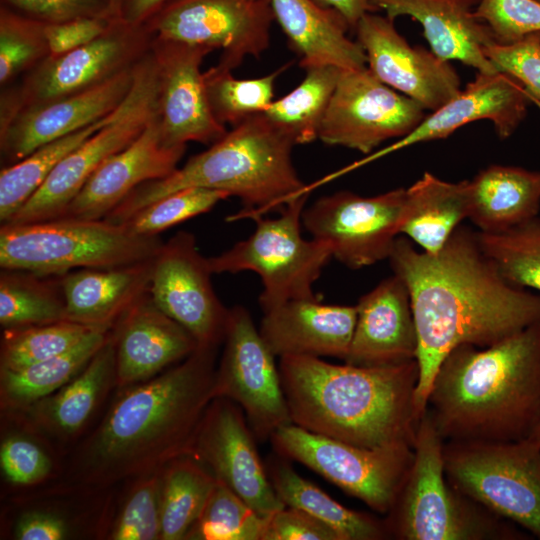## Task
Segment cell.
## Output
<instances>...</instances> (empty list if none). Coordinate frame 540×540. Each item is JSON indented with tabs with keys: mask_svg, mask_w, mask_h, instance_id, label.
Returning <instances> with one entry per match:
<instances>
[{
	"mask_svg": "<svg viewBox=\"0 0 540 540\" xmlns=\"http://www.w3.org/2000/svg\"><path fill=\"white\" fill-rule=\"evenodd\" d=\"M445 474L462 494L540 539V446L445 441Z\"/></svg>",
	"mask_w": 540,
	"mask_h": 540,
	"instance_id": "obj_9",
	"label": "cell"
},
{
	"mask_svg": "<svg viewBox=\"0 0 540 540\" xmlns=\"http://www.w3.org/2000/svg\"><path fill=\"white\" fill-rule=\"evenodd\" d=\"M474 14L500 44L540 33V2L536 0H478Z\"/></svg>",
	"mask_w": 540,
	"mask_h": 540,
	"instance_id": "obj_46",
	"label": "cell"
},
{
	"mask_svg": "<svg viewBox=\"0 0 540 540\" xmlns=\"http://www.w3.org/2000/svg\"><path fill=\"white\" fill-rule=\"evenodd\" d=\"M162 470L135 479L112 528L110 539H160Z\"/></svg>",
	"mask_w": 540,
	"mask_h": 540,
	"instance_id": "obj_45",
	"label": "cell"
},
{
	"mask_svg": "<svg viewBox=\"0 0 540 540\" xmlns=\"http://www.w3.org/2000/svg\"><path fill=\"white\" fill-rule=\"evenodd\" d=\"M310 192L290 202L277 218L256 217L254 232L212 257L213 274L252 271L262 281L259 304L266 312L295 299L317 300L313 285L332 258L328 245L301 235L302 213Z\"/></svg>",
	"mask_w": 540,
	"mask_h": 540,
	"instance_id": "obj_8",
	"label": "cell"
},
{
	"mask_svg": "<svg viewBox=\"0 0 540 540\" xmlns=\"http://www.w3.org/2000/svg\"><path fill=\"white\" fill-rule=\"evenodd\" d=\"M223 344L216 367L215 396L241 407L256 440H269L277 429L292 421L276 356L246 308H230Z\"/></svg>",
	"mask_w": 540,
	"mask_h": 540,
	"instance_id": "obj_13",
	"label": "cell"
},
{
	"mask_svg": "<svg viewBox=\"0 0 540 540\" xmlns=\"http://www.w3.org/2000/svg\"><path fill=\"white\" fill-rule=\"evenodd\" d=\"M270 0H172L144 25L153 38L221 50L220 64L237 68L270 46Z\"/></svg>",
	"mask_w": 540,
	"mask_h": 540,
	"instance_id": "obj_14",
	"label": "cell"
},
{
	"mask_svg": "<svg viewBox=\"0 0 540 540\" xmlns=\"http://www.w3.org/2000/svg\"><path fill=\"white\" fill-rule=\"evenodd\" d=\"M355 306L356 324L345 363L380 367L416 359L417 330L409 292L399 276L382 280Z\"/></svg>",
	"mask_w": 540,
	"mask_h": 540,
	"instance_id": "obj_25",
	"label": "cell"
},
{
	"mask_svg": "<svg viewBox=\"0 0 540 540\" xmlns=\"http://www.w3.org/2000/svg\"><path fill=\"white\" fill-rule=\"evenodd\" d=\"M406 188L366 197L339 191L317 199L302 213L312 238L328 245L332 257L351 269L388 259L400 234Z\"/></svg>",
	"mask_w": 540,
	"mask_h": 540,
	"instance_id": "obj_15",
	"label": "cell"
},
{
	"mask_svg": "<svg viewBox=\"0 0 540 540\" xmlns=\"http://www.w3.org/2000/svg\"><path fill=\"white\" fill-rule=\"evenodd\" d=\"M261 540H341V537L308 512L285 506L264 518Z\"/></svg>",
	"mask_w": 540,
	"mask_h": 540,
	"instance_id": "obj_50",
	"label": "cell"
},
{
	"mask_svg": "<svg viewBox=\"0 0 540 540\" xmlns=\"http://www.w3.org/2000/svg\"><path fill=\"white\" fill-rule=\"evenodd\" d=\"M136 64L83 92L19 110L0 125L4 166L14 164L38 147L112 113L132 87Z\"/></svg>",
	"mask_w": 540,
	"mask_h": 540,
	"instance_id": "obj_22",
	"label": "cell"
},
{
	"mask_svg": "<svg viewBox=\"0 0 540 540\" xmlns=\"http://www.w3.org/2000/svg\"><path fill=\"white\" fill-rule=\"evenodd\" d=\"M112 336L120 388L154 377L199 347L184 327L155 305L149 292L119 318Z\"/></svg>",
	"mask_w": 540,
	"mask_h": 540,
	"instance_id": "obj_24",
	"label": "cell"
},
{
	"mask_svg": "<svg viewBox=\"0 0 540 540\" xmlns=\"http://www.w3.org/2000/svg\"><path fill=\"white\" fill-rule=\"evenodd\" d=\"M270 4L303 69L317 65L347 70L367 67L363 48L348 37L350 27L335 10L312 0H270Z\"/></svg>",
	"mask_w": 540,
	"mask_h": 540,
	"instance_id": "obj_29",
	"label": "cell"
},
{
	"mask_svg": "<svg viewBox=\"0 0 540 540\" xmlns=\"http://www.w3.org/2000/svg\"><path fill=\"white\" fill-rule=\"evenodd\" d=\"M536 1L540 2V0H536Z\"/></svg>",
	"mask_w": 540,
	"mask_h": 540,
	"instance_id": "obj_57",
	"label": "cell"
},
{
	"mask_svg": "<svg viewBox=\"0 0 540 540\" xmlns=\"http://www.w3.org/2000/svg\"><path fill=\"white\" fill-rule=\"evenodd\" d=\"M67 320L59 276L21 270L0 273V323L4 329Z\"/></svg>",
	"mask_w": 540,
	"mask_h": 540,
	"instance_id": "obj_38",
	"label": "cell"
},
{
	"mask_svg": "<svg viewBox=\"0 0 540 540\" xmlns=\"http://www.w3.org/2000/svg\"><path fill=\"white\" fill-rule=\"evenodd\" d=\"M354 31L368 69L424 109L436 110L461 91L459 75L449 61L421 46H411L386 15L366 13Z\"/></svg>",
	"mask_w": 540,
	"mask_h": 540,
	"instance_id": "obj_20",
	"label": "cell"
},
{
	"mask_svg": "<svg viewBox=\"0 0 540 540\" xmlns=\"http://www.w3.org/2000/svg\"><path fill=\"white\" fill-rule=\"evenodd\" d=\"M112 328H97L71 349L44 361L20 369H0L2 409L28 408L58 391L72 380L108 341Z\"/></svg>",
	"mask_w": 540,
	"mask_h": 540,
	"instance_id": "obj_34",
	"label": "cell"
},
{
	"mask_svg": "<svg viewBox=\"0 0 540 540\" xmlns=\"http://www.w3.org/2000/svg\"><path fill=\"white\" fill-rule=\"evenodd\" d=\"M212 51L206 46L152 37L157 117L168 146L212 144L227 132L210 111L200 70L203 59Z\"/></svg>",
	"mask_w": 540,
	"mask_h": 540,
	"instance_id": "obj_19",
	"label": "cell"
},
{
	"mask_svg": "<svg viewBox=\"0 0 540 540\" xmlns=\"http://www.w3.org/2000/svg\"><path fill=\"white\" fill-rule=\"evenodd\" d=\"M45 23L0 4V85L10 86L49 56Z\"/></svg>",
	"mask_w": 540,
	"mask_h": 540,
	"instance_id": "obj_43",
	"label": "cell"
},
{
	"mask_svg": "<svg viewBox=\"0 0 540 540\" xmlns=\"http://www.w3.org/2000/svg\"><path fill=\"white\" fill-rule=\"evenodd\" d=\"M112 17H87L60 23H45L49 56H58L95 40L111 25Z\"/></svg>",
	"mask_w": 540,
	"mask_h": 540,
	"instance_id": "obj_51",
	"label": "cell"
},
{
	"mask_svg": "<svg viewBox=\"0 0 540 540\" xmlns=\"http://www.w3.org/2000/svg\"><path fill=\"white\" fill-rule=\"evenodd\" d=\"M265 466L274 491L285 506L299 508L323 521L341 540L390 538L384 519L344 507L300 476L284 457H272Z\"/></svg>",
	"mask_w": 540,
	"mask_h": 540,
	"instance_id": "obj_33",
	"label": "cell"
},
{
	"mask_svg": "<svg viewBox=\"0 0 540 540\" xmlns=\"http://www.w3.org/2000/svg\"><path fill=\"white\" fill-rule=\"evenodd\" d=\"M469 215V180L449 182L425 172L406 188L400 234L437 254Z\"/></svg>",
	"mask_w": 540,
	"mask_h": 540,
	"instance_id": "obj_31",
	"label": "cell"
},
{
	"mask_svg": "<svg viewBox=\"0 0 540 540\" xmlns=\"http://www.w3.org/2000/svg\"><path fill=\"white\" fill-rule=\"evenodd\" d=\"M479 245L511 284L540 293V218L496 234L477 231Z\"/></svg>",
	"mask_w": 540,
	"mask_h": 540,
	"instance_id": "obj_40",
	"label": "cell"
},
{
	"mask_svg": "<svg viewBox=\"0 0 540 540\" xmlns=\"http://www.w3.org/2000/svg\"><path fill=\"white\" fill-rule=\"evenodd\" d=\"M318 6L325 9H333L338 12L347 22L351 30L359 20L369 12L378 11L369 0H312Z\"/></svg>",
	"mask_w": 540,
	"mask_h": 540,
	"instance_id": "obj_53",
	"label": "cell"
},
{
	"mask_svg": "<svg viewBox=\"0 0 540 540\" xmlns=\"http://www.w3.org/2000/svg\"><path fill=\"white\" fill-rule=\"evenodd\" d=\"M531 101L526 90L503 73H480L454 98L433 110L408 135L377 150L333 175L347 173L409 146L444 139L471 122L490 120L500 139H507L518 128Z\"/></svg>",
	"mask_w": 540,
	"mask_h": 540,
	"instance_id": "obj_21",
	"label": "cell"
},
{
	"mask_svg": "<svg viewBox=\"0 0 540 540\" xmlns=\"http://www.w3.org/2000/svg\"><path fill=\"white\" fill-rule=\"evenodd\" d=\"M288 65L262 77L237 79L232 69L217 63L203 72L210 111L216 121L231 127L263 112L273 101L277 77Z\"/></svg>",
	"mask_w": 540,
	"mask_h": 540,
	"instance_id": "obj_39",
	"label": "cell"
},
{
	"mask_svg": "<svg viewBox=\"0 0 540 540\" xmlns=\"http://www.w3.org/2000/svg\"><path fill=\"white\" fill-rule=\"evenodd\" d=\"M395 20L409 16L423 28L430 49L438 57L457 60L480 73L498 70L483 48L496 42L491 30L474 14L478 0H369Z\"/></svg>",
	"mask_w": 540,
	"mask_h": 540,
	"instance_id": "obj_27",
	"label": "cell"
},
{
	"mask_svg": "<svg viewBox=\"0 0 540 540\" xmlns=\"http://www.w3.org/2000/svg\"><path fill=\"white\" fill-rule=\"evenodd\" d=\"M263 313L258 329L276 357L346 358L356 324V306L295 299Z\"/></svg>",
	"mask_w": 540,
	"mask_h": 540,
	"instance_id": "obj_26",
	"label": "cell"
},
{
	"mask_svg": "<svg viewBox=\"0 0 540 540\" xmlns=\"http://www.w3.org/2000/svg\"><path fill=\"white\" fill-rule=\"evenodd\" d=\"M185 150L163 142L156 113L135 141L99 165L57 218L103 219L141 184L173 173Z\"/></svg>",
	"mask_w": 540,
	"mask_h": 540,
	"instance_id": "obj_23",
	"label": "cell"
},
{
	"mask_svg": "<svg viewBox=\"0 0 540 540\" xmlns=\"http://www.w3.org/2000/svg\"><path fill=\"white\" fill-rule=\"evenodd\" d=\"M97 328L100 327L64 320L4 329L1 338L0 369H20L62 354Z\"/></svg>",
	"mask_w": 540,
	"mask_h": 540,
	"instance_id": "obj_41",
	"label": "cell"
},
{
	"mask_svg": "<svg viewBox=\"0 0 540 540\" xmlns=\"http://www.w3.org/2000/svg\"><path fill=\"white\" fill-rule=\"evenodd\" d=\"M212 271L192 233L180 231L162 243L152 260L150 296L184 327L200 347L223 343L230 308L216 295Z\"/></svg>",
	"mask_w": 540,
	"mask_h": 540,
	"instance_id": "obj_17",
	"label": "cell"
},
{
	"mask_svg": "<svg viewBox=\"0 0 540 540\" xmlns=\"http://www.w3.org/2000/svg\"><path fill=\"white\" fill-rule=\"evenodd\" d=\"M279 359L293 424L365 448L413 447L421 418L415 405L416 359L380 367L332 364L312 356Z\"/></svg>",
	"mask_w": 540,
	"mask_h": 540,
	"instance_id": "obj_4",
	"label": "cell"
},
{
	"mask_svg": "<svg viewBox=\"0 0 540 540\" xmlns=\"http://www.w3.org/2000/svg\"><path fill=\"white\" fill-rule=\"evenodd\" d=\"M215 483L212 473L190 455L163 468L160 540L186 539Z\"/></svg>",
	"mask_w": 540,
	"mask_h": 540,
	"instance_id": "obj_36",
	"label": "cell"
},
{
	"mask_svg": "<svg viewBox=\"0 0 540 540\" xmlns=\"http://www.w3.org/2000/svg\"><path fill=\"white\" fill-rule=\"evenodd\" d=\"M388 260L407 286L417 330L420 417L435 374L453 349L487 347L540 322V293L508 282L481 249L477 232L465 226L437 254L397 237Z\"/></svg>",
	"mask_w": 540,
	"mask_h": 540,
	"instance_id": "obj_1",
	"label": "cell"
},
{
	"mask_svg": "<svg viewBox=\"0 0 540 540\" xmlns=\"http://www.w3.org/2000/svg\"><path fill=\"white\" fill-rule=\"evenodd\" d=\"M483 51L498 71L515 79L540 107V33L511 44L493 42Z\"/></svg>",
	"mask_w": 540,
	"mask_h": 540,
	"instance_id": "obj_47",
	"label": "cell"
},
{
	"mask_svg": "<svg viewBox=\"0 0 540 540\" xmlns=\"http://www.w3.org/2000/svg\"><path fill=\"white\" fill-rule=\"evenodd\" d=\"M424 110L368 67L342 69L318 139L369 155L384 141L408 135L426 116Z\"/></svg>",
	"mask_w": 540,
	"mask_h": 540,
	"instance_id": "obj_16",
	"label": "cell"
},
{
	"mask_svg": "<svg viewBox=\"0 0 540 540\" xmlns=\"http://www.w3.org/2000/svg\"><path fill=\"white\" fill-rule=\"evenodd\" d=\"M152 260L115 268H80L59 276L67 320L112 328L149 292Z\"/></svg>",
	"mask_w": 540,
	"mask_h": 540,
	"instance_id": "obj_28",
	"label": "cell"
},
{
	"mask_svg": "<svg viewBox=\"0 0 540 540\" xmlns=\"http://www.w3.org/2000/svg\"><path fill=\"white\" fill-rule=\"evenodd\" d=\"M117 108L82 129L38 147L20 161L4 166L0 172L1 224L21 209L67 154L106 125L115 116Z\"/></svg>",
	"mask_w": 540,
	"mask_h": 540,
	"instance_id": "obj_37",
	"label": "cell"
},
{
	"mask_svg": "<svg viewBox=\"0 0 540 540\" xmlns=\"http://www.w3.org/2000/svg\"><path fill=\"white\" fill-rule=\"evenodd\" d=\"M228 197V193L216 189H180L139 209L121 224L135 235H159L172 226L208 212L219 201Z\"/></svg>",
	"mask_w": 540,
	"mask_h": 540,
	"instance_id": "obj_44",
	"label": "cell"
},
{
	"mask_svg": "<svg viewBox=\"0 0 540 540\" xmlns=\"http://www.w3.org/2000/svg\"><path fill=\"white\" fill-rule=\"evenodd\" d=\"M156 113V70L150 49L136 64L132 87L115 116L67 154L32 197L5 223L57 218L99 165L135 141Z\"/></svg>",
	"mask_w": 540,
	"mask_h": 540,
	"instance_id": "obj_11",
	"label": "cell"
},
{
	"mask_svg": "<svg viewBox=\"0 0 540 540\" xmlns=\"http://www.w3.org/2000/svg\"><path fill=\"white\" fill-rule=\"evenodd\" d=\"M444 439L426 408L419 420L414 457L384 519L398 540H525L517 525L458 491L444 468Z\"/></svg>",
	"mask_w": 540,
	"mask_h": 540,
	"instance_id": "obj_6",
	"label": "cell"
},
{
	"mask_svg": "<svg viewBox=\"0 0 540 540\" xmlns=\"http://www.w3.org/2000/svg\"><path fill=\"white\" fill-rule=\"evenodd\" d=\"M0 466L5 478L18 486L43 481L52 470V462L34 441L22 436H10L0 446Z\"/></svg>",
	"mask_w": 540,
	"mask_h": 540,
	"instance_id": "obj_48",
	"label": "cell"
},
{
	"mask_svg": "<svg viewBox=\"0 0 540 540\" xmlns=\"http://www.w3.org/2000/svg\"><path fill=\"white\" fill-rule=\"evenodd\" d=\"M216 350L199 346L176 365L124 387L74 456L73 479L102 488L162 470L189 455L216 397Z\"/></svg>",
	"mask_w": 540,
	"mask_h": 540,
	"instance_id": "obj_2",
	"label": "cell"
},
{
	"mask_svg": "<svg viewBox=\"0 0 540 540\" xmlns=\"http://www.w3.org/2000/svg\"><path fill=\"white\" fill-rule=\"evenodd\" d=\"M241 407L216 397L207 407L190 456L263 518L285 507L276 495Z\"/></svg>",
	"mask_w": 540,
	"mask_h": 540,
	"instance_id": "obj_18",
	"label": "cell"
},
{
	"mask_svg": "<svg viewBox=\"0 0 540 540\" xmlns=\"http://www.w3.org/2000/svg\"><path fill=\"white\" fill-rule=\"evenodd\" d=\"M145 26L115 18L101 36L58 56H48L24 74L20 84L2 89L0 125L19 110L83 92L134 66L150 50Z\"/></svg>",
	"mask_w": 540,
	"mask_h": 540,
	"instance_id": "obj_12",
	"label": "cell"
},
{
	"mask_svg": "<svg viewBox=\"0 0 540 540\" xmlns=\"http://www.w3.org/2000/svg\"><path fill=\"white\" fill-rule=\"evenodd\" d=\"M111 15L114 18H121L122 10L126 0H109Z\"/></svg>",
	"mask_w": 540,
	"mask_h": 540,
	"instance_id": "obj_55",
	"label": "cell"
},
{
	"mask_svg": "<svg viewBox=\"0 0 540 540\" xmlns=\"http://www.w3.org/2000/svg\"><path fill=\"white\" fill-rule=\"evenodd\" d=\"M113 385L116 356L111 330L108 341L72 380L28 408L42 428L68 437L84 427Z\"/></svg>",
	"mask_w": 540,
	"mask_h": 540,
	"instance_id": "obj_32",
	"label": "cell"
},
{
	"mask_svg": "<svg viewBox=\"0 0 540 540\" xmlns=\"http://www.w3.org/2000/svg\"><path fill=\"white\" fill-rule=\"evenodd\" d=\"M172 0H126L121 19L134 26H144Z\"/></svg>",
	"mask_w": 540,
	"mask_h": 540,
	"instance_id": "obj_54",
	"label": "cell"
},
{
	"mask_svg": "<svg viewBox=\"0 0 540 540\" xmlns=\"http://www.w3.org/2000/svg\"><path fill=\"white\" fill-rule=\"evenodd\" d=\"M269 440L279 456L305 465L384 515L392 508L414 457L413 447L406 443L365 448L293 423L277 429Z\"/></svg>",
	"mask_w": 540,
	"mask_h": 540,
	"instance_id": "obj_10",
	"label": "cell"
},
{
	"mask_svg": "<svg viewBox=\"0 0 540 540\" xmlns=\"http://www.w3.org/2000/svg\"><path fill=\"white\" fill-rule=\"evenodd\" d=\"M427 409L444 441L529 438L540 422V322L487 347L453 349L435 374Z\"/></svg>",
	"mask_w": 540,
	"mask_h": 540,
	"instance_id": "obj_3",
	"label": "cell"
},
{
	"mask_svg": "<svg viewBox=\"0 0 540 540\" xmlns=\"http://www.w3.org/2000/svg\"><path fill=\"white\" fill-rule=\"evenodd\" d=\"M529 439L540 446V422L530 435Z\"/></svg>",
	"mask_w": 540,
	"mask_h": 540,
	"instance_id": "obj_56",
	"label": "cell"
},
{
	"mask_svg": "<svg viewBox=\"0 0 540 540\" xmlns=\"http://www.w3.org/2000/svg\"><path fill=\"white\" fill-rule=\"evenodd\" d=\"M1 4L43 23L112 17L109 0H1Z\"/></svg>",
	"mask_w": 540,
	"mask_h": 540,
	"instance_id": "obj_49",
	"label": "cell"
},
{
	"mask_svg": "<svg viewBox=\"0 0 540 540\" xmlns=\"http://www.w3.org/2000/svg\"><path fill=\"white\" fill-rule=\"evenodd\" d=\"M264 518L216 479L198 519L186 539L261 540Z\"/></svg>",
	"mask_w": 540,
	"mask_h": 540,
	"instance_id": "obj_42",
	"label": "cell"
},
{
	"mask_svg": "<svg viewBox=\"0 0 540 540\" xmlns=\"http://www.w3.org/2000/svg\"><path fill=\"white\" fill-rule=\"evenodd\" d=\"M540 171L490 165L469 180L468 219L478 232L508 231L538 216Z\"/></svg>",
	"mask_w": 540,
	"mask_h": 540,
	"instance_id": "obj_30",
	"label": "cell"
},
{
	"mask_svg": "<svg viewBox=\"0 0 540 540\" xmlns=\"http://www.w3.org/2000/svg\"><path fill=\"white\" fill-rule=\"evenodd\" d=\"M69 528L61 517L47 512L31 511L20 517L15 536L20 540H62Z\"/></svg>",
	"mask_w": 540,
	"mask_h": 540,
	"instance_id": "obj_52",
	"label": "cell"
},
{
	"mask_svg": "<svg viewBox=\"0 0 540 540\" xmlns=\"http://www.w3.org/2000/svg\"><path fill=\"white\" fill-rule=\"evenodd\" d=\"M294 146L293 140L262 112L255 114L167 177L135 188L104 219L121 224L148 204L188 187L221 190L239 198L243 207L226 218L229 222L281 212L312 190L294 168Z\"/></svg>",
	"mask_w": 540,
	"mask_h": 540,
	"instance_id": "obj_5",
	"label": "cell"
},
{
	"mask_svg": "<svg viewBox=\"0 0 540 540\" xmlns=\"http://www.w3.org/2000/svg\"><path fill=\"white\" fill-rule=\"evenodd\" d=\"M304 70L306 74L303 80L288 94L273 100L262 112L295 145L318 139L342 69L334 65H317Z\"/></svg>",
	"mask_w": 540,
	"mask_h": 540,
	"instance_id": "obj_35",
	"label": "cell"
},
{
	"mask_svg": "<svg viewBox=\"0 0 540 540\" xmlns=\"http://www.w3.org/2000/svg\"><path fill=\"white\" fill-rule=\"evenodd\" d=\"M162 241L139 236L105 219L55 218L4 223L0 228L1 269L61 276L80 268H115L149 261Z\"/></svg>",
	"mask_w": 540,
	"mask_h": 540,
	"instance_id": "obj_7",
	"label": "cell"
}]
</instances>
